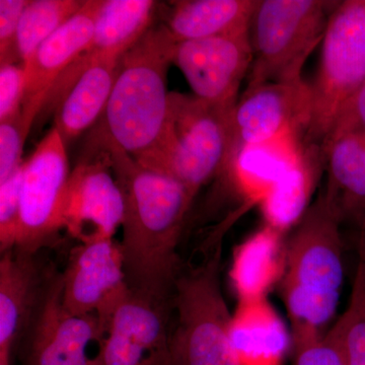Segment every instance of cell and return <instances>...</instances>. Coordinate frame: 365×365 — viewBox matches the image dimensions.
Returning a JSON list of instances; mask_svg holds the SVG:
<instances>
[{"label": "cell", "instance_id": "1", "mask_svg": "<svg viewBox=\"0 0 365 365\" xmlns=\"http://www.w3.org/2000/svg\"><path fill=\"white\" fill-rule=\"evenodd\" d=\"M104 155L121 187L125 200L122 223L127 284L132 292L172 302L182 268L178 246L194 197L184 186L148 169L128 153L108 145Z\"/></svg>", "mask_w": 365, "mask_h": 365}, {"label": "cell", "instance_id": "2", "mask_svg": "<svg viewBox=\"0 0 365 365\" xmlns=\"http://www.w3.org/2000/svg\"><path fill=\"white\" fill-rule=\"evenodd\" d=\"M176 44L165 26H151L121 57L107 107L85 158L108 145L138 158L158 143L169 119L168 71Z\"/></svg>", "mask_w": 365, "mask_h": 365}, {"label": "cell", "instance_id": "3", "mask_svg": "<svg viewBox=\"0 0 365 365\" xmlns=\"http://www.w3.org/2000/svg\"><path fill=\"white\" fill-rule=\"evenodd\" d=\"M341 225L322 193L287 242L278 284L292 335L323 334L335 317L344 278Z\"/></svg>", "mask_w": 365, "mask_h": 365}, {"label": "cell", "instance_id": "4", "mask_svg": "<svg viewBox=\"0 0 365 365\" xmlns=\"http://www.w3.org/2000/svg\"><path fill=\"white\" fill-rule=\"evenodd\" d=\"M235 105L210 104L193 95L170 93L162 137L135 160L181 182L195 198L204 185L230 165Z\"/></svg>", "mask_w": 365, "mask_h": 365}, {"label": "cell", "instance_id": "5", "mask_svg": "<svg viewBox=\"0 0 365 365\" xmlns=\"http://www.w3.org/2000/svg\"><path fill=\"white\" fill-rule=\"evenodd\" d=\"M222 235L211 242L202 262L180 272L172 304L177 312L170 331V365H239L232 342L228 309L220 282Z\"/></svg>", "mask_w": 365, "mask_h": 365}, {"label": "cell", "instance_id": "6", "mask_svg": "<svg viewBox=\"0 0 365 365\" xmlns=\"http://www.w3.org/2000/svg\"><path fill=\"white\" fill-rule=\"evenodd\" d=\"M336 4L324 0H259L250 25L253 62L248 88L302 81V69L322 44Z\"/></svg>", "mask_w": 365, "mask_h": 365}, {"label": "cell", "instance_id": "7", "mask_svg": "<svg viewBox=\"0 0 365 365\" xmlns=\"http://www.w3.org/2000/svg\"><path fill=\"white\" fill-rule=\"evenodd\" d=\"M365 81V0L338 1L322 41L307 136L323 144L340 108Z\"/></svg>", "mask_w": 365, "mask_h": 365}, {"label": "cell", "instance_id": "8", "mask_svg": "<svg viewBox=\"0 0 365 365\" xmlns=\"http://www.w3.org/2000/svg\"><path fill=\"white\" fill-rule=\"evenodd\" d=\"M66 145L54 126L24 163L16 248L37 254L63 230L69 177Z\"/></svg>", "mask_w": 365, "mask_h": 365}, {"label": "cell", "instance_id": "9", "mask_svg": "<svg viewBox=\"0 0 365 365\" xmlns=\"http://www.w3.org/2000/svg\"><path fill=\"white\" fill-rule=\"evenodd\" d=\"M313 111L312 86L295 83H268L247 88L232 113V148L230 165L242 151L306 131Z\"/></svg>", "mask_w": 365, "mask_h": 365}, {"label": "cell", "instance_id": "10", "mask_svg": "<svg viewBox=\"0 0 365 365\" xmlns=\"http://www.w3.org/2000/svg\"><path fill=\"white\" fill-rule=\"evenodd\" d=\"M61 277L66 311L79 317L95 314L105 336L115 307L130 289L120 242L100 237L79 242L71 250Z\"/></svg>", "mask_w": 365, "mask_h": 365}, {"label": "cell", "instance_id": "11", "mask_svg": "<svg viewBox=\"0 0 365 365\" xmlns=\"http://www.w3.org/2000/svg\"><path fill=\"white\" fill-rule=\"evenodd\" d=\"M26 365H95L88 355L104 334L95 314L74 316L62 302L61 273H50L25 333ZM23 336V337H24Z\"/></svg>", "mask_w": 365, "mask_h": 365}, {"label": "cell", "instance_id": "12", "mask_svg": "<svg viewBox=\"0 0 365 365\" xmlns=\"http://www.w3.org/2000/svg\"><path fill=\"white\" fill-rule=\"evenodd\" d=\"M170 306L129 289L111 314L95 365H170Z\"/></svg>", "mask_w": 365, "mask_h": 365}, {"label": "cell", "instance_id": "13", "mask_svg": "<svg viewBox=\"0 0 365 365\" xmlns=\"http://www.w3.org/2000/svg\"><path fill=\"white\" fill-rule=\"evenodd\" d=\"M252 62L250 30L177 43L173 59L193 96L217 105L237 104Z\"/></svg>", "mask_w": 365, "mask_h": 365}, {"label": "cell", "instance_id": "14", "mask_svg": "<svg viewBox=\"0 0 365 365\" xmlns=\"http://www.w3.org/2000/svg\"><path fill=\"white\" fill-rule=\"evenodd\" d=\"M104 155L81 160L72 170L64 199L63 228L79 242L113 239L124 220L125 200Z\"/></svg>", "mask_w": 365, "mask_h": 365}, {"label": "cell", "instance_id": "15", "mask_svg": "<svg viewBox=\"0 0 365 365\" xmlns=\"http://www.w3.org/2000/svg\"><path fill=\"white\" fill-rule=\"evenodd\" d=\"M120 59L81 55L55 83L54 88L62 86L58 88L59 102L55 106L54 127L66 145L100 121L112 93Z\"/></svg>", "mask_w": 365, "mask_h": 365}, {"label": "cell", "instance_id": "16", "mask_svg": "<svg viewBox=\"0 0 365 365\" xmlns=\"http://www.w3.org/2000/svg\"><path fill=\"white\" fill-rule=\"evenodd\" d=\"M102 4L103 0H86L78 13L50 36L23 64L26 71L23 104L40 102L45 106L60 76L90 46Z\"/></svg>", "mask_w": 365, "mask_h": 365}, {"label": "cell", "instance_id": "17", "mask_svg": "<svg viewBox=\"0 0 365 365\" xmlns=\"http://www.w3.org/2000/svg\"><path fill=\"white\" fill-rule=\"evenodd\" d=\"M36 254L11 250L0 260V351H13L25 335L39 302L46 278Z\"/></svg>", "mask_w": 365, "mask_h": 365}, {"label": "cell", "instance_id": "18", "mask_svg": "<svg viewBox=\"0 0 365 365\" xmlns=\"http://www.w3.org/2000/svg\"><path fill=\"white\" fill-rule=\"evenodd\" d=\"M230 342L239 365H282L292 336L267 299L246 300L232 314Z\"/></svg>", "mask_w": 365, "mask_h": 365}, {"label": "cell", "instance_id": "19", "mask_svg": "<svg viewBox=\"0 0 365 365\" xmlns=\"http://www.w3.org/2000/svg\"><path fill=\"white\" fill-rule=\"evenodd\" d=\"M328 181L323 195L341 223L365 228V134L335 137L322 146Z\"/></svg>", "mask_w": 365, "mask_h": 365}, {"label": "cell", "instance_id": "20", "mask_svg": "<svg viewBox=\"0 0 365 365\" xmlns=\"http://www.w3.org/2000/svg\"><path fill=\"white\" fill-rule=\"evenodd\" d=\"M165 21L177 43L250 30L259 0H178Z\"/></svg>", "mask_w": 365, "mask_h": 365}, {"label": "cell", "instance_id": "21", "mask_svg": "<svg viewBox=\"0 0 365 365\" xmlns=\"http://www.w3.org/2000/svg\"><path fill=\"white\" fill-rule=\"evenodd\" d=\"M287 242L266 225L235 250L230 278L239 302L267 299L284 270Z\"/></svg>", "mask_w": 365, "mask_h": 365}, {"label": "cell", "instance_id": "22", "mask_svg": "<svg viewBox=\"0 0 365 365\" xmlns=\"http://www.w3.org/2000/svg\"><path fill=\"white\" fill-rule=\"evenodd\" d=\"M157 2L103 0L93 39L83 54L122 57L151 28Z\"/></svg>", "mask_w": 365, "mask_h": 365}, {"label": "cell", "instance_id": "23", "mask_svg": "<svg viewBox=\"0 0 365 365\" xmlns=\"http://www.w3.org/2000/svg\"><path fill=\"white\" fill-rule=\"evenodd\" d=\"M313 178L299 163L288 170L264 197L262 210L268 227L284 235L309 209Z\"/></svg>", "mask_w": 365, "mask_h": 365}, {"label": "cell", "instance_id": "24", "mask_svg": "<svg viewBox=\"0 0 365 365\" xmlns=\"http://www.w3.org/2000/svg\"><path fill=\"white\" fill-rule=\"evenodd\" d=\"M83 4L81 0H30L21 14L16 39L21 63L26 64L36 50L78 13Z\"/></svg>", "mask_w": 365, "mask_h": 365}, {"label": "cell", "instance_id": "25", "mask_svg": "<svg viewBox=\"0 0 365 365\" xmlns=\"http://www.w3.org/2000/svg\"><path fill=\"white\" fill-rule=\"evenodd\" d=\"M347 365H365V268L360 262L344 313L326 333Z\"/></svg>", "mask_w": 365, "mask_h": 365}, {"label": "cell", "instance_id": "26", "mask_svg": "<svg viewBox=\"0 0 365 365\" xmlns=\"http://www.w3.org/2000/svg\"><path fill=\"white\" fill-rule=\"evenodd\" d=\"M43 107L40 102L26 103L18 114L0 122V182L6 181L23 165L26 137Z\"/></svg>", "mask_w": 365, "mask_h": 365}, {"label": "cell", "instance_id": "27", "mask_svg": "<svg viewBox=\"0 0 365 365\" xmlns=\"http://www.w3.org/2000/svg\"><path fill=\"white\" fill-rule=\"evenodd\" d=\"M25 163V162H24ZM24 163L6 181L0 182V251L16 248L20 217V193Z\"/></svg>", "mask_w": 365, "mask_h": 365}, {"label": "cell", "instance_id": "28", "mask_svg": "<svg viewBox=\"0 0 365 365\" xmlns=\"http://www.w3.org/2000/svg\"><path fill=\"white\" fill-rule=\"evenodd\" d=\"M292 336L294 365H347L326 333Z\"/></svg>", "mask_w": 365, "mask_h": 365}, {"label": "cell", "instance_id": "29", "mask_svg": "<svg viewBox=\"0 0 365 365\" xmlns=\"http://www.w3.org/2000/svg\"><path fill=\"white\" fill-rule=\"evenodd\" d=\"M26 93V71L23 64L0 66V122L18 114L23 107Z\"/></svg>", "mask_w": 365, "mask_h": 365}, {"label": "cell", "instance_id": "30", "mask_svg": "<svg viewBox=\"0 0 365 365\" xmlns=\"http://www.w3.org/2000/svg\"><path fill=\"white\" fill-rule=\"evenodd\" d=\"M30 1V0H29ZM28 0H0V64L16 63L19 26Z\"/></svg>", "mask_w": 365, "mask_h": 365}, {"label": "cell", "instance_id": "31", "mask_svg": "<svg viewBox=\"0 0 365 365\" xmlns=\"http://www.w3.org/2000/svg\"><path fill=\"white\" fill-rule=\"evenodd\" d=\"M348 133L365 134V81L340 108L322 146Z\"/></svg>", "mask_w": 365, "mask_h": 365}, {"label": "cell", "instance_id": "32", "mask_svg": "<svg viewBox=\"0 0 365 365\" xmlns=\"http://www.w3.org/2000/svg\"><path fill=\"white\" fill-rule=\"evenodd\" d=\"M359 262L365 268V230H362L361 242H360Z\"/></svg>", "mask_w": 365, "mask_h": 365}, {"label": "cell", "instance_id": "33", "mask_svg": "<svg viewBox=\"0 0 365 365\" xmlns=\"http://www.w3.org/2000/svg\"><path fill=\"white\" fill-rule=\"evenodd\" d=\"M11 351H0V365H11Z\"/></svg>", "mask_w": 365, "mask_h": 365}, {"label": "cell", "instance_id": "34", "mask_svg": "<svg viewBox=\"0 0 365 365\" xmlns=\"http://www.w3.org/2000/svg\"><path fill=\"white\" fill-rule=\"evenodd\" d=\"M364 230H365V228H364Z\"/></svg>", "mask_w": 365, "mask_h": 365}]
</instances>
